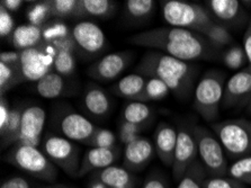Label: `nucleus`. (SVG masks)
<instances>
[{
	"instance_id": "obj_1",
	"label": "nucleus",
	"mask_w": 251,
	"mask_h": 188,
	"mask_svg": "<svg viewBox=\"0 0 251 188\" xmlns=\"http://www.w3.org/2000/svg\"><path fill=\"white\" fill-rule=\"evenodd\" d=\"M128 42L138 47L153 49V51L162 52L185 62L210 59L219 51L201 34L178 27L144 30L131 36Z\"/></svg>"
},
{
	"instance_id": "obj_2",
	"label": "nucleus",
	"mask_w": 251,
	"mask_h": 188,
	"mask_svg": "<svg viewBox=\"0 0 251 188\" xmlns=\"http://www.w3.org/2000/svg\"><path fill=\"white\" fill-rule=\"evenodd\" d=\"M136 74L160 79L181 101L188 99L195 90V66L159 51H148L136 67Z\"/></svg>"
},
{
	"instance_id": "obj_3",
	"label": "nucleus",
	"mask_w": 251,
	"mask_h": 188,
	"mask_svg": "<svg viewBox=\"0 0 251 188\" xmlns=\"http://www.w3.org/2000/svg\"><path fill=\"white\" fill-rule=\"evenodd\" d=\"M226 83V76L218 70L205 72L197 82L194 90V108L204 121H218Z\"/></svg>"
},
{
	"instance_id": "obj_4",
	"label": "nucleus",
	"mask_w": 251,
	"mask_h": 188,
	"mask_svg": "<svg viewBox=\"0 0 251 188\" xmlns=\"http://www.w3.org/2000/svg\"><path fill=\"white\" fill-rule=\"evenodd\" d=\"M5 160L17 169L43 182L53 183L58 178V168L36 147L15 144L7 152Z\"/></svg>"
},
{
	"instance_id": "obj_5",
	"label": "nucleus",
	"mask_w": 251,
	"mask_h": 188,
	"mask_svg": "<svg viewBox=\"0 0 251 188\" xmlns=\"http://www.w3.org/2000/svg\"><path fill=\"white\" fill-rule=\"evenodd\" d=\"M162 16L171 27L192 30L201 34L206 26L213 23L210 10L203 5L184 0H165L161 2Z\"/></svg>"
},
{
	"instance_id": "obj_6",
	"label": "nucleus",
	"mask_w": 251,
	"mask_h": 188,
	"mask_svg": "<svg viewBox=\"0 0 251 188\" xmlns=\"http://www.w3.org/2000/svg\"><path fill=\"white\" fill-rule=\"evenodd\" d=\"M212 130L230 159L251 155V121L237 118L215 122Z\"/></svg>"
},
{
	"instance_id": "obj_7",
	"label": "nucleus",
	"mask_w": 251,
	"mask_h": 188,
	"mask_svg": "<svg viewBox=\"0 0 251 188\" xmlns=\"http://www.w3.org/2000/svg\"><path fill=\"white\" fill-rule=\"evenodd\" d=\"M43 151L54 166L70 177H78L81 160L80 150L74 141L54 133H48L42 141Z\"/></svg>"
},
{
	"instance_id": "obj_8",
	"label": "nucleus",
	"mask_w": 251,
	"mask_h": 188,
	"mask_svg": "<svg viewBox=\"0 0 251 188\" xmlns=\"http://www.w3.org/2000/svg\"><path fill=\"white\" fill-rule=\"evenodd\" d=\"M194 134L197 143V151L201 164L205 167L208 176H226L227 158L221 142L210 130L201 125L194 126Z\"/></svg>"
},
{
	"instance_id": "obj_9",
	"label": "nucleus",
	"mask_w": 251,
	"mask_h": 188,
	"mask_svg": "<svg viewBox=\"0 0 251 188\" xmlns=\"http://www.w3.org/2000/svg\"><path fill=\"white\" fill-rule=\"evenodd\" d=\"M55 48L51 43L42 42L39 47L21 52V70L25 81L37 82L43 77L54 71Z\"/></svg>"
},
{
	"instance_id": "obj_10",
	"label": "nucleus",
	"mask_w": 251,
	"mask_h": 188,
	"mask_svg": "<svg viewBox=\"0 0 251 188\" xmlns=\"http://www.w3.org/2000/svg\"><path fill=\"white\" fill-rule=\"evenodd\" d=\"M53 121L61 136L83 144L88 143L98 129L88 118L69 107H61L59 110H56Z\"/></svg>"
},
{
	"instance_id": "obj_11",
	"label": "nucleus",
	"mask_w": 251,
	"mask_h": 188,
	"mask_svg": "<svg viewBox=\"0 0 251 188\" xmlns=\"http://www.w3.org/2000/svg\"><path fill=\"white\" fill-rule=\"evenodd\" d=\"M199 160L197 143L194 134V126L188 123H182L178 128L177 144L175 149L173 176L176 182H179L184 174Z\"/></svg>"
},
{
	"instance_id": "obj_12",
	"label": "nucleus",
	"mask_w": 251,
	"mask_h": 188,
	"mask_svg": "<svg viewBox=\"0 0 251 188\" xmlns=\"http://www.w3.org/2000/svg\"><path fill=\"white\" fill-rule=\"evenodd\" d=\"M132 59L133 53L130 51L109 53L91 64L87 70V75L100 82L113 81L126 70Z\"/></svg>"
},
{
	"instance_id": "obj_13",
	"label": "nucleus",
	"mask_w": 251,
	"mask_h": 188,
	"mask_svg": "<svg viewBox=\"0 0 251 188\" xmlns=\"http://www.w3.org/2000/svg\"><path fill=\"white\" fill-rule=\"evenodd\" d=\"M45 122H47V113L43 107L39 105L24 107L18 143L39 148L43 141L42 133H43Z\"/></svg>"
},
{
	"instance_id": "obj_14",
	"label": "nucleus",
	"mask_w": 251,
	"mask_h": 188,
	"mask_svg": "<svg viewBox=\"0 0 251 188\" xmlns=\"http://www.w3.org/2000/svg\"><path fill=\"white\" fill-rule=\"evenodd\" d=\"M78 50L87 55H96L104 50L106 45V36L102 29L96 23L85 19L77 23L72 28Z\"/></svg>"
},
{
	"instance_id": "obj_15",
	"label": "nucleus",
	"mask_w": 251,
	"mask_h": 188,
	"mask_svg": "<svg viewBox=\"0 0 251 188\" xmlns=\"http://www.w3.org/2000/svg\"><path fill=\"white\" fill-rule=\"evenodd\" d=\"M251 99V67L238 71L227 80L224 88L222 106L224 108L240 106Z\"/></svg>"
},
{
	"instance_id": "obj_16",
	"label": "nucleus",
	"mask_w": 251,
	"mask_h": 188,
	"mask_svg": "<svg viewBox=\"0 0 251 188\" xmlns=\"http://www.w3.org/2000/svg\"><path fill=\"white\" fill-rule=\"evenodd\" d=\"M155 148L153 142L146 136H139L125 145L123 152V166L131 172L140 171L154 158Z\"/></svg>"
},
{
	"instance_id": "obj_17",
	"label": "nucleus",
	"mask_w": 251,
	"mask_h": 188,
	"mask_svg": "<svg viewBox=\"0 0 251 188\" xmlns=\"http://www.w3.org/2000/svg\"><path fill=\"white\" fill-rule=\"evenodd\" d=\"M121 152L120 147L112 149L90 148L82 157L78 177H83L90 172L102 170L105 168L114 166V163L119 160Z\"/></svg>"
},
{
	"instance_id": "obj_18",
	"label": "nucleus",
	"mask_w": 251,
	"mask_h": 188,
	"mask_svg": "<svg viewBox=\"0 0 251 188\" xmlns=\"http://www.w3.org/2000/svg\"><path fill=\"white\" fill-rule=\"evenodd\" d=\"M177 135V130L166 122L160 123L155 129L153 137L155 155L166 167H173Z\"/></svg>"
},
{
	"instance_id": "obj_19",
	"label": "nucleus",
	"mask_w": 251,
	"mask_h": 188,
	"mask_svg": "<svg viewBox=\"0 0 251 188\" xmlns=\"http://www.w3.org/2000/svg\"><path fill=\"white\" fill-rule=\"evenodd\" d=\"M82 104L86 112L97 118L105 117L112 109V101L108 94L97 85L86 87L82 96Z\"/></svg>"
},
{
	"instance_id": "obj_20",
	"label": "nucleus",
	"mask_w": 251,
	"mask_h": 188,
	"mask_svg": "<svg viewBox=\"0 0 251 188\" xmlns=\"http://www.w3.org/2000/svg\"><path fill=\"white\" fill-rule=\"evenodd\" d=\"M205 3L212 16L224 24L233 26L246 16L242 3L238 0H207Z\"/></svg>"
},
{
	"instance_id": "obj_21",
	"label": "nucleus",
	"mask_w": 251,
	"mask_h": 188,
	"mask_svg": "<svg viewBox=\"0 0 251 188\" xmlns=\"http://www.w3.org/2000/svg\"><path fill=\"white\" fill-rule=\"evenodd\" d=\"M91 179L104 188H133L135 183L131 171L117 166L93 172Z\"/></svg>"
},
{
	"instance_id": "obj_22",
	"label": "nucleus",
	"mask_w": 251,
	"mask_h": 188,
	"mask_svg": "<svg viewBox=\"0 0 251 188\" xmlns=\"http://www.w3.org/2000/svg\"><path fill=\"white\" fill-rule=\"evenodd\" d=\"M42 42H43L42 27L30 24L17 26L13 35L10 36L11 45L16 51L20 52L39 47Z\"/></svg>"
},
{
	"instance_id": "obj_23",
	"label": "nucleus",
	"mask_w": 251,
	"mask_h": 188,
	"mask_svg": "<svg viewBox=\"0 0 251 188\" xmlns=\"http://www.w3.org/2000/svg\"><path fill=\"white\" fill-rule=\"evenodd\" d=\"M147 81V77L135 72L121 78L115 85L112 86L111 90L117 97L128 99V102L135 101L142 94Z\"/></svg>"
},
{
	"instance_id": "obj_24",
	"label": "nucleus",
	"mask_w": 251,
	"mask_h": 188,
	"mask_svg": "<svg viewBox=\"0 0 251 188\" xmlns=\"http://www.w3.org/2000/svg\"><path fill=\"white\" fill-rule=\"evenodd\" d=\"M116 2L111 0H79L75 19H83L87 17L109 18L115 13Z\"/></svg>"
},
{
	"instance_id": "obj_25",
	"label": "nucleus",
	"mask_w": 251,
	"mask_h": 188,
	"mask_svg": "<svg viewBox=\"0 0 251 188\" xmlns=\"http://www.w3.org/2000/svg\"><path fill=\"white\" fill-rule=\"evenodd\" d=\"M66 80L55 71H51L39 81L35 82V91L41 97L54 99L62 96L66 90Z\"/></svg>"
},
{
	"instance_id": "obj_26",
	"label": "nucleus",
	"mask_w": 251,
	"mask_h": 188,
	"mask_svg": "<svg viewBox=\"0 0 251 188\" xmlns=\"http://www.w3.org/2000/svg\"><path fill=\"white\" fill-rule=\"evenodd\" d=\"M23 109H24V107L21 105L11 107L9 121L7 123L6 128L0 132L2 149L13 147V145L17 144L18 141H20Z\"/></svg>"
},
{
	"instance_id": "obj_27",
	"label": "nucleus",
	"mask_w": 251,
	"mask_h": 188,
	"mask_svg": "<svg viewBox=\"0 0 251 188\" xmlns=\"http://www.w3.org/2000/svg\"><path fill=\"white\" fill-rule=\"evenodd\" d=\"M153 114L151 107L146 103L136 101L128 102L122 112V121L133 124L146 125Z\"/></svg>"
},
{
	"instance_id": "obj_28",
	"label": "nucleus",
	"mask_w": 251,
	"mask_h": 188,
	"mask_svg": "<svg viewBox=\"0 0 251 188\" xmlns=\"http://www.w3.org/2000/svg\"><path fill=\"white\" fill-rule=\"evenodd\" d=\"M201 35H203L213 47L218 48L219 50L231 45L233 42V36H232L230 30L224 25L218 24L215 22L211 23L210 25L201 30Z\"/></svg>"
},
{
	"instance_id": "obj_29",
	"label": "nucleus",
	"mask_w": 251,
	"mask_h": 188,
	"mask_svg": "<svg viewBox=\"0 0 251 188\" xmlns=\"http://www.w3.org/2000/svg\"><path fill=\"white\" fill-rule=\"evenodd\" d=\"M24 81L21 66H7L0 62V96H5L7 91Z\"/></svg>"
},
{
	"instance_id": "obj_30",
	"label": "nucleus",
	"mask_w": 251,
	"mask_h": 188,
	"mask_svg": "<svg viewBox=\"0 0 251 188\" xmlns=\"http://www.w3.org/2000/svg\"><path fill=\"white\" fill-rule=\"evenodd\" d=\"M170 93L171 91L168 86H167L163 81H161L160 79L148 78L147 85L144 87L142 94H141L135 101L146 104L149 102L161 101V99L166 98Z\"/></svg>"
},
{
	"instance_id": "obj_31",
	"label": "nucleus",
	"mask_w": 251,
	"mask_h": 188,
	"mask_svg": "<svg viewBox=\"0 0 251 188\" xmlns=\"http://www.w3.org/2000/svg\"><path fill=\"white\" fill-rule=\"evenodd\" d=\"M208 174L200 160H197L178 182L177 188H203Z\"/></svg>"
},
{
	"instance_id": "obj_32",
	"label": "nucleus",
	"mask_w": 251,
	"mask_h": 188,
	"mask_svg": "<svg viewBox=\"0 0 251 188\" xmlns=\"http://www.w3.org/2000/svg\"><path fill=\"white\" fill-rule=\"evenodd\" d=\"M124 3L126 16L132 21H143L151 16L155 9L153 0H126Z\"/></svg>"
},
{
	"instance_id": "obj_33",
	"label": "nucleus",
	"mask_w": 251,
	"mask_h": 188,
	"mask_svg": "<svg viewBox=\"0 0 251 188\" xmlns=\"http://www.w3.org/2000/svg\"><path fill=\"white\" fill-rule=\"evenodd\" d=\"M52 17V10L49 0L37 1L32 3L26 11V18L28 24L43 27L49 23V19Z\"/></svg>"
},
{
	"instance_id": "obj_34",
	"label": "nucleus",
	"mask_w": 251,
	"mask_h": 188,
	"mask_svg": "<svg viewBox=\"0 0 251 188\" xmlns=\"http://www.w3.org/2000/svg\"><path fill=\"white\" fill-rule=\"evenodd\" d=\"M226 176L245 185L251 186V155L233 160V162L227 167Z\"/></svg>"
},
{
	"instance_id": "obj_35",
	"label": "nucleus",
	"mask_w": 251,
	"mask_h": 188,
	"mask_svg": "<svg viewBox=\"0 0 251 188\" xmlns=\"http://www.w3.org/2000/svg\"><path fill=\"white\" fill-rule=\"evenodd\" d=\"M72 35V29L68 27L66 23L62 19H54L49 22L47 25L42 27V36L45 43H53V42L62 40V38L69 37Z\"/></svg>"
},
{
	"instance_id": "obj_36",
	"label": "nucleus",
	"mask_w": 251,
	"mask_h": 188,
	"mask_svg": "<svg viewBox=\"0 0 251 188\" xmlns=\"http://www.w3.org/2000/svg\"><path fill=\"white\" fill-rule=\"evenodd\" d=\"M222 61L224 66L231 69V70H239L245 69V66L248 63L245 50L240 45H230L222 55Z\"/></svg>"
},
{
	"instance_id": "obj_37",
	"label": "nucleus",
	"mask_w": 251,
	"mask_h": 188,
	"mask_svg": "<svg viewBox=\"0 0 251 188\" xmlns=\"http://www.w3.org/2000/svg\"><path fill=\"white\" fill-rule=\"evenodd\" d=\"M52 17L56 19L75 18L77 15L79 0H49Z\"/></svg>"
},
{
	"instance_id": "obj_38",
	"label": "nucleus",
	"mask_w": 251,
	"mask_h": 188,
	"mask_svg": "<svg viewBox=\"0 0 251 188\" xmlns=\"http://www.w3.org/2000/svg\"><path fill=\"white\" fill-rule=\"evenodd\" d=\"M54 71L67 78V77L74 76L75 71V67H77V61H75V56L74 53L64 52V51H58L54 57Z\"/></svg>"
},
{
	"instance_id": "obj_39",
	"label": "nucleus",
	"mask_w": 251,
	"mask_h": 188,
	"mask_svg": "<svg viewBox=\"0 0 251 188\" xmlns=\"http://www.w3.org/2000/svg\"><path fill=\"white\" fill-rule=\"evenodd\" d=\"M117 139H119V136L111 130L98 128L86 145H88L89 148L112 149L117 147Z\"/></svg>"
},
{
	"instance_id": "obj_40",
	"label": "nucleus",
	"mask_w": 251,
	"mask_h": 188,
	"mask_svg": "<svg viewBox=\"0 0 251 188\" xmlns=\"http://www.w3.org/2000/svg\"><path fill=\"white\" fill-rule=\"evenodd\" d=\"M146 129V125L133 124L128 122H121L119 128V139L123 144H128L141 136L140 134Z\"/></svg>"
},
{
	"instance_id": "obj_41",
	"label": "nucleus",
	"mask_w": 251,
	"mask_h": 188,
	"mask_svg": "<svg viewBox=\"0 0 251 188\" xmlns=\"http://www.w3.org/2000/svg\"><path fill=\"white\" fill-rule=\"evenodd\" d=\"M203 188H247L245 184L230 178L229 176H216L205 179Z\"/></svg>"
},
{
	"instance_id": "obj_42",
	"label": "nucleus",
	"mask_w": 251,
	"mask_h": 188,
	"mask_svg": "<svg viewBox=\"0 0 251 188\" xmlns=\"http://www.w3.org/2000/svg\"><path fill=\"white\" fill-rule=\"evenodd\" d=\"M15 28V21L11 14L5 7L0 5V36L10 38Z\"/></svg>"
},
{
	"instance_id": "obj_43",
	"label": "nucleus",
	"mask_w": 251,
	"mask_h": 188,
	"mask_svg": "<svg viewBox=\"0 0 251 188\" xmlns=\"http://www.w3.org/2000/svg\"><path fill=\"white\" fill-rule=\"evenodd\" d=\"M141 188H169V183L161 172H153L148 176Z\"/></svg>"
},
{
	"instance_id": "obj_44",
	"label": "nucleus",
	"mask_w": 251,
	"mask_h": 188,
	"mask_svg": "<svg viewBox=\"0 0 251 188\" xmlns=\"http://www.w3.org/2000/svg\"><path fill=\"white\" fill-rule=\"evenodd\" d=\"M53 47L55 48L56 51H64V52H70V53H75L78 51V47L77 43H75L74 36H69L66 38H62V40H58L55 42L51 43Z\"/></svg>"
},
{
	"instance_id": "obj_45",
	"label": "nucleus",
	"mask_w": 251,
	"mask_h": 188,
	"mask_svg": "<svg viewBox=\"0 0 251 188\" xmlns=\"http://www.w3.org/2000/svg\"><path fill=\"white\" fill-rule=\"evenodd\" d=\"M11 113V107L8 99L5 96H0V132L6 128L7 123L9 121Z\"/></svg>"
},
{
	"instance_id": "obj_46",
	"label": "nucleus",
	"mask_w": 251,
	"mask_h": 188,
	"mask_svg": "<svg viewBox=\"0 0 251 188\" xmlns=\"http://www.w3.org/2000/svg\"><path fill=\"white\" fill-rule=\"evenodd\" d=\"M0 188H33L27 178L23 176H13L1 184Z\"/></svg>"
},
{
	"instance_id": "obj_47",
	"label": "nucleus",
	"mask_w": 251,
	"mask_h": 188,
	"mask_svg": "<svg viewBox=\"0 0 251 188\" xmlns=\"http://www.w3.org/2000/svg\"><path fill=\"white\" fill-rule=\"evenodd\" d=\"M0 62L7 66H21V52L16 51H2L0 54Z\"/></svg>"
},
{
	"instance_id": "obj_48",
	"label": "nucleus",
	"mask_w": 251,
	"mask_h": 188,
	"mask_svg": "<svg viewBox=\"0 0 251 188\" xmlns=\"http://www.w3.org/2000/svg\"><path fill=\"white\" fill-rule=\"evenodd\" d=\"M242 48H243V50H245L249 67H251V17L249 19L248 26H247L245 36H243V47Z\"/></svg>"
},
{
	"instance_id": "obj_49",
	"label": "nucleus",
	"mask_w": 251,
	"mask_h": 188,
	"mask_svg": "<svg viewBox=\"0 0 251 188\" xmlns=\"http://www.w3.org/2000/svg\"><path fill=\"white\" fill-rule=\"evenodd\" d=\"M0 5L9 11V13H16L21 9V7L24 5L23 0H1Z\"/></svg>"
},
{
	"instance_id": "obj_50",
	"label": "nucleus",
	"mask_w": 251,
	"mask_h": 188,
	"mask_svg": "<svg viewBox=\"0 0 251 188\" xmlns=\"http://www.w3.org/2000/svg\"><path fill=\"white\" fill-rule=\"evenodd\" d=\"M249 107H250V109H251V99H250V104H249Z\"/></svg>"
}]
</instances>
